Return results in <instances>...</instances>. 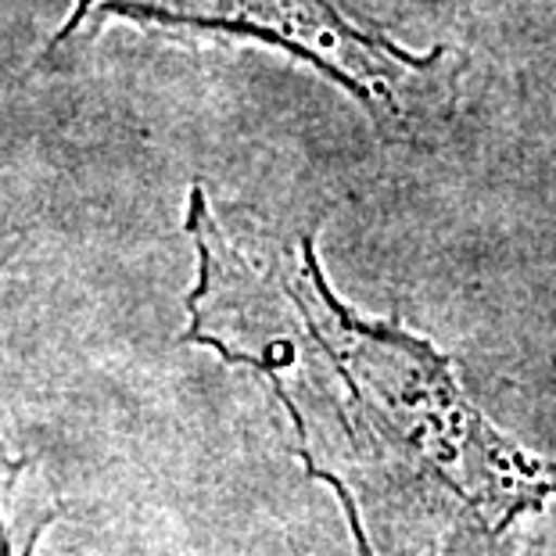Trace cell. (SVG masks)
Returning <instances> with one entry per match:
<instances>
[{
    "label": "cell",
    "mask_w": 556,
    "mask_h": 556,
    "mask_svg": "<svg viewBox=\"0 0 556 556\" xmlns=\"http://www.w3.org/2000/svg\"><path fill=\"white\" fill-rule=\"evenodd\" d=\"M187 230L198 283L184 341L274 384L305 467L338 489L359 546L366 520L388 517L464 520L495 539L556 495V464L492 431L428 341L363 324L330 294L313 233L291 244L241 212L219 223L201 187Z\"/></svg>",
    "instance_id": "1"
},
{
    "label": "cell",
    "mask_w": 556,
    "mask_h": 556,
    "mask_svg": "<svg viewBox=\"0 0 556 556\" xmlns=\"http://www.w3.org/2000/svg\"><path fill=\"white\" fill-rule=\"evenodd\" d=\"M109 15L266 40L313 62L363 104H381L388 112L399 109V93L409 90L413 79H431L438 68V58H413L377 33L352 29L327 0H76L73 18L47 54L54 58L65 43L98 37Z\"/></svg>",
    "instance_id": "2"
},
{
    "label": "cell",
    "mask_w": 556,
    "mask_h": 556,
    "mask_svg": "<svg viewBox=\"0 0 556 556\" xmlns=\"http://www.w3.org/2000/svg\"><path fill=\"white\" fill-rule=\"evenodd\" d=\"M65 514L26 459L0 453V556H33L40 531Z\"/></svg>",
    "instance_id": "3"
},
{
    "label": "cell",
    "mask_w": 556,
    "mask_h": 556,
    "mask_svg": "<svg viewBox=\"0 0 556 556\" xmlns=\"http://www.w3.org/2000/svg\"><path fill=\"white\" fill-rule=\"evenodd\" d=\"M4 263H8V258H0V266H4Z\"/></svg>",
    "instance_id": "4"
}]
</instances>
